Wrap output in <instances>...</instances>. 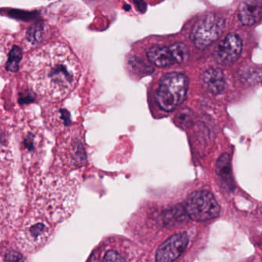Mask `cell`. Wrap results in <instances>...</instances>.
<instances>
[{"mask_svg":"<svg viewBox=\"0 0 262 262\" xmlns=\"http://www.w3.org/2000/svg\"><path fill=\"white\" fill-rule=\"evenodd\" d=\"M27 78L34 91L48 98H63L76 86L81 66L64 45H46L34 52L26 66Z\"/></svg>","mask_w":262,"mask_h":262,"instance_id":"cell-1","label":"cell"},{"mask_svg":"<svg viewBox=\"0 0 262 262\" xmlns=\"http://www.w3.org/2000/svg\"><path fill=\"white\" fill-rule=\"evenodd\" d=\"M188 89L189 78L184 74H167L160 81L155 95L157 103L165 112H173L184 102Z\"/></svg>","mask_w":262,"mask_h":262,"instance_id":"cell-2","label":"cell"},{"mask_svg":"<svg viewBox=\"0 0 262 262\" xmlns=\"http://www.w3.org/2000/svg\"><path fill=\"white\" fill-rule=\"evenodd\" d=\"M52 231L46 222L37 219L26 220L18 229L17 243L26 252H35L50 239Z\"/></svg>","mask_w":262,"mask_h":262,"instance_id":"cell-3","label":"cell"},{"mask_svg":"<svg viewBox=\"0 0 262 262\" xmlns=\"http://www.w3.org/2000/svg\"><path fill=\"white\" fill-rule=\"evenodd\" d=\"M186 211L192 220L209 221L219 216L221 208L216 199L208 191H196L188 197Z\"/></svg>","mask_w":262,"mask_h":262,"instance_id":"cell-4","label":"cell"},{"mask_svg":"<svg viewBox=\"0 0 262 262\" xmlns=\"http://www.w3.org/2000/svg\"><path fill=\"white\" fill-rule=\"evenodd\" d=\"M226 21L221 17L210 14L201 18L192 31V38L198 49H206L223 35Z\"/></svg>","mask_w":262,"mask_h":262,"instance_id":"cell-5","label":"cell"},{"mask_svg":"<svg viewBox=\"0 0 262 262\" xmlns=\"http://www.w3.org/2000/svg\"><path fill=\"white\" fill-rule=\"evenodd\" d=\"M189 236L186 232H179L168 238L158 247L155 262H174L187 249Z\"/></svg>","mask_w":262,"mask_h":262,"instance_id":"cell-6","label":"cell"},{"mask_svg":"<svg viewBox=\"0 0 262 262\" xmlns=\"http://www.w3.org/2000/svg\"><path fill=\"white\" fill-rule=\"evenodd\" d=\"M243 51V40L235 33L229 34L217 47L215 58L223 66H231L239 58Z\"/></svg>","mask_w":262,"mask_h":262,"instance_id":"cell-7","label":"cell"},{"mask_svg":"<svg viewBox=\"0 0 262 262\" xmlns=\"http://www.w3.org/2000/svg\"><path fill=\"white\" fill-rule=\"evenodd\" d=\"M201 82L204 89L211 95L223 93L226 87V78L223 71L218 69H209L201 76Z\"/></svg>","mask_w":262,"mask_h":262,"instance_id":"cell-8","label":"cell"},{"mask_svg":"<svg viewBox=\"0 0 262 262\" xmlns=\"http://www.w3.org/2000/svg\"><path fill=\"white\" fill-rule=\"evenodd\" d=\"M216 174L218 182L223 189L232 191L235 189L233 173H232V162L230 156L223 154L217 160Z\"/></svg>","mask_w":262,"mask_h":262,"instance_id":"cell-9","label":"cell"},{"mask_svg":"<svg viewBox=\"0 0 262 262\" xmlns=\"http://www.w3.org/2000/svg\"><path fill=\"white\" fill-rule=\"evenodd\" d=\"M262 0H244L239 7L238 17L246 26H252L261 18Z\"/></svg>","mask_w":262,"mask_h":262,"instance_id":"cell-10","label":"cell"},{"mask_svg":"<svg viewBox=\"0 0 262 262\" xmlns=\"http://www.w3.org/2000/svg\"><path fill=\"white\" fill-rule=\"evenodd\" d=\"M147 56L155 66L160 68L169 67L175 63L169 47L154 46L148 51Z\"/></svg>","mask_w":262,"mask_h":262,"instance_id":"cell-11","label":"cell"},{"mask_svg":"<svg viewBox=\"0 0 262 262\" xmlns=\"http://www.w3.org/2000/svg\"><path fill=\"white\" fill-rule=\"evenodd\" d=\"M22 57H23V52H22L21 49L18 46H14L9 53V58L6 62V69L9 72H17L19 68Z\"/></svg>","mask_w":262,"mask_h":262,"instance_id":"cell-12","label":"cell"},{"mask_svg":"<svg viewBox=\"0 0 262 262\" xmlns=\"http://www.w3.org/2000/svg\"><path fill=\"white\" fill-rule=\"evenodd\" d=\"M169 48H170L175 63L182 64V63L187 61L189 58V50H188L186 45L180 42L175 43Z\"/></svg>","mask_w":262,"mask_h":262,"instance_id":"cell-13","label":"cell"},{"mask_svg":"<svg viewBox=\"0 0 262 262\" xmlns=\"http://www.w3.org/2000/svg\"><path fill=\"white\" fill-rule=\"evenodd\" d=\"M45 29H46L43 23L34 25L28 31L26 35L28 40L33 44L40 42L44 38L45 32H46Z\"/></svg>","mask_w":262,"mask_h":262,"instance_id":"cell-14","label":"cell"},{"mask_svg":"<svg viewBox=\"0 0 262 262\" xmlns=\"http://www.w3.org/2000/svg\"><path fill=\"white\" fill-rule=\"evenodd\" d=\"M176 121L182 127H189L193 121V112L190 109H183L177 115Z\"/></svg>","mask_w":262,"mask_h":262,"instance_id":"cell-15","label":"cell"},{"mask_svg":"<svg viewBox=\"0 0 262 262\" xmlns=\"http://www.w3.org/2000/svg\"><path fill=\"white\" fill-rule=\"evenodd\" d=\"M260 75L261 74L256 69L248 68L241 72V78L243 80L246 79V81H249V83H252L253 81H257V80L260 78Z\"/></svg>","mask_w":262,"mask_h":262,"instance_id":"cell-16","label":"cell"},{"mask_svg":"<svg viewBox=\"0 0 262 262\" xmlns=\"http://www.w3.org/2000/svg\"><path fill=\"white\" fill-rule=\"evenodd\" d=\"M101 262H126L125 258L115 251L106 252Z\"/></svg>","mask_w":262,"mask_h":262,"instance_id":"cell-17","label":"cell"},{"mask_svg":"<svg viewBox=\"0 0 262 262\" xmlns=\"http://www.w3.org/2000/svg\"><path fill=\"white\" fill-rule=\"evenodd\" d=\"M6 262H26L21 254L16 252H10L6 255Z\"/></svg>","mask_w":262,"mask_h":262,"instance_id":"cell-18","label":"cell"},{"mask_svg":"<svg viewBox=\"0 0 262 262\" xmlns=\"http://www.w3.org/2000/svg\"><path fill=\"white\" fill-rule=\"evenodd\" d=\"M134 2L136 4L137 7H138L140 12H144L146 11V3L145 0H134Z\"/></svg>","mask_w":262,"mask_h":262,"instance_id":"cell-19","label":"cell"}]
</instances>
